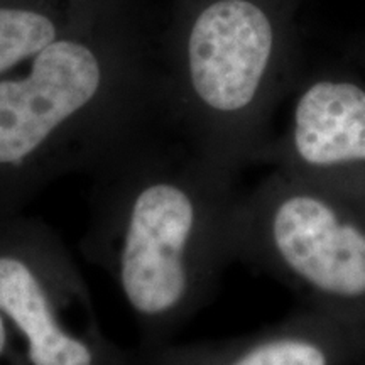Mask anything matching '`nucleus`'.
<instances>
[{"label":"nucleus","instance_id":"6","mask_svg":"<svg viewBox=\"0 0 365 365\" xmlns=\"http://www.w3.org/2000/svg\"><path fill=\"white\" fill-rule=\"evenodd\" d=\"M262 159L365 210V83L341 73L308 81L286 139Z\"/></svg>","mask_w":365,"mask_h":365},{"label":"nucleus","instance_id":"8","mask_svg":"<svg viewBox=\"0 0 365 365\" xmlns=\"http://www.w3.org/2000/svg\"><path fill=\"white\" fill-rule=\"evenodd\" d=\"M56 26L44 14L0 7V73L34 58L56 41Z\"/></svg>","mask_w":365,"mask_h":365},{"label":"nucleus","instance_id":"3","mask_svg":"<svg viewBox=\"0 0 365 365\" xmlns=\"http://www.w3.org/2000/svg\"><path fill=\"white\" fill-rule=\"evenodd\" d=\"M281 70L279 34L255 0H215L196 17L186 83L207 135L196 150L239 178L266 153L262 117Z\"/></svg>","mask_w":365,"mask_h":365},{"label":"nucleus","instance_id":"5","mask_svg":"<svg viewBox=\"0 0 365 365\" xmlns=\"http://www.w3.org/2000/svg\"><path fill=\"white\" fill-rule=\"evenodd\" d=\"M105 91L107 71L93 49L73 39L46 46L24 78L0 81V168L27 190L78 170L66 139Z\"/></svg>","mask_w":365,"mask_h":365},{"label":"nucleus","instance_id":"4","mask_svg":"<svg viewBox=\"0 0 365 365\" xmlns=\"http://www.w3.org/2000/svg\"><path fill=\"white\" fill-rule=\"evenodd\" d=\"M0 312L21 335L22 365H139L102 331L88 286L49 228H29L0 252Z\"/></svg>","mask_w":365,"mask_h":365},{"label":"nucleus","instance_id":"9","mask_svg":"<svg viewBox=\"0 0 365 365\" xmlns=\"http://www.w3.org/2000/svg\"><path fill=\"white\" fill-rule=\"evenodd\" d=\"M9 346H11V341H9L6 317H4L2 312H0V360L9 357Z\"/></svg>","mask_w":365,"mask_h":365},{"label":"nucleus","instance_id":"1","mask_svg":"<svg viewBox=\"0 0 365 365\" xmlns=\"http://www.w3.org/2000/svg\"><path fill=\"white\" fill-rule=\"evenodd\" d=\"M93 175L81 249L112 279L140 350L171 344L235 261L237 176L200 150L171 156L132 145Z\"/></svg>","mask_w":365,"mask_h":365},{"label":"nucleus","instance_id":"2","mask_svg":"<svg viewBox=\"0 0 365 365\" xmlns=\"http://www.w3.org/2000/svg\"><path fill=\"white\" fill-rule=\"evenodd\" d=\"M235 261L298 293L308 308L365 330V210L274 170L240 193Z\"/></svg>","mask_w":365,"mask_h":365},{"label":"nucleus","instance_id":"7","mask_svg":"<svg viewBox=\"0 0 365 365\" xmlns=\"http://www.w3.org/2000/svg\"><path fill=\"white\" fill-rule=\"evenodd\" d=\"M365 345V330L308 308L277 327L225 345H173L139 350V365H333Z\"/></svg>","mask_w":365,"mask_h":365}]
</instances>
